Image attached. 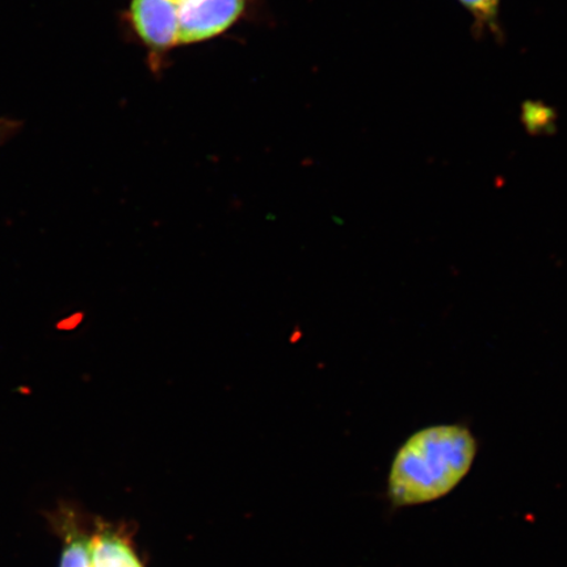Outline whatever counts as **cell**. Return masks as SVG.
I'll use <instances>...</instances> for the list:
<instances>
[{
    "instance_id": "obj_1",
    "label": "cell",
    "mask_w": 567,
    "mask_h": 567,
    "mask_svg": "<svg viewBox=\"0 0 567 567\" xmlns=\"http://www.w3.org/2000/svg\"><path fill=\"white\" fill-rule=\"evenodd\" d=\"M477 450L476 437L465 425L439 424L416 431L390 467V502L406 507L443 498L470 473Z\"/></svg>"
},
{
    "instance_id": "obj_6",
    "label": "cell",
    "mask_w": 567,
    "mask_h": 567,
    "mask_svg": "<svg viewBox=\"0 0 567 567\" xmlns=\"http://www.w3.org/2000/svg\"><path fill=\"white\" fill-rule=\"evenodd\" d=\"M522 118L527 131L535 134L548 132L549 127L556 124L555 112L540 103L524 104Z\"/></svg>"
},
{
    "instance_id": "obj_7",
    "label": "cell",
    "mask_w": 567,
    "mask_h": 567,
    "mask_svg": "<svg viewBox=\"0 0 567 567\" xmlns=\"http://www.w3.org/2000/svg\"><path fill=\"white\" fill-rule=\"evenodd\" d=\"M21 127H23V123L19 122V120L0 117V145L16 137Z\"/></svg>"
},
{
    "instance_id": "obj_8",
    "label": "cell",
    "mask_w": 567,
    "mask_h": 567,
    "mask_svg": "<svg viewBox=\"0 0 567 567\" xmlns=\"http://www.w3.org/2000/svg\"><path fill=\"white\" fill-rule=\"evenodd\" d=\"M302 338V332L300 329H296L292 334H290V343L296 344L300 342V339Z\"/></svg>"
},
{
    "instance_id": "obj_5",
    "label": "cell",
    "mask_w": 567,
    "mask_h": 567,
    "mask_svg": "<svg viewBox=\"0 0 567 567\" xmlns=\"http://www.w3.org/2000/svg\"><path fill=\"white\" fill-rule=\"evenodd\" d=\"M458 3L470 13L474 32L481 35H493L498 40L503 39L499 19L501 0H458Z\"/></svg>"
},
{
    "instance_id": "obj_2",
    "label": "cell",
    "mask_w": 567,
    "mask_h": 567,
    "mask_svg": "<svg viewBox=\"0 0 567 567\" xmlns=\"http://www.w3.org/2000/svg\"><path fill=\"white\" fill-rule=\"evenodd\" d=\"M65 532L60 567H144L130 538L115 527L69 524Z\"/></svg>"
},
{
    "instance_id": "obj_4",
    "label": "cell",
    "mask_w": 567,
    "mask_h": 567,
    "mask_svg": "<svg viewBox=\"0 0 567 567\" xmlns=\"http://www.w3.org/2000/svg\"><path fill=\"white\" fill-rule=\"evenodd\" d=\"M134 30L148 47L165 51L177 45L179 18L174 0H132Z\"/></svg>"
},
{
    "instance_id": "obj_3",
    "label": "cell",
    "mask_w": 567,
    "mask_h": 567,
    "mask_svg": "<svg viewBox=\"0 0 567 567\" xmlns=\"http://www.w3.org/2000/svg\"><path fill=\"white\" fill-rule=\"evenodd\" d=\"M179 18L177 44H195L228 31L243 16L246 0H174Z\"/></svg>"
}]
</instances>
